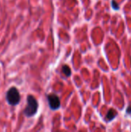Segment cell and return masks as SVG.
Segmentation results:
<instances>
[{"instance_id": "cell-1", "label": "cell", "mask_w": 131, "mask_h": 132, "mask_svg": "<svg viewBox=\"0 0 131 132\" xmlns=\"http://www.w3.org/2000/svg\"><path fill=\"white\" fill-rule=\"evenodd\" d=\"M38 111V102L32 95L27 97V106L24 110V114L27 118L34 116Z\"/></svg>"}, {"instance_id": "cell-2", "label": "cell", "mask_w": 131, "mask_h": 132, "mask_svg": "<svg viewBox=\"0 0 131 132\" xmlns=\"http://www.w3.org/2000/svg\"><path fill=\"white\" fill-rule=\"evenodd\" d=\"M6 101L9 105L15 106L20 101V94L18 90L12 87L6 93Z\"/></svg>"}, {"instance_id": "cell-3", "label": "cell", "mask_w": 131, "mask_h": 132, "mask_svg": "<svg viewBox=\"0 0 131 132\" xmlns=\"http://www.w3.org/2000/svg\"><path fill=\"white\" fill-rule=\"evenodd\" d=\"M47 100L49 103V106L51 110H57L60 107V100L59 97L56 94H49L47 96Z\"/></svg>"}, {"instance_id": "cell-4", "label": "cell", "mask_w": 131, "mask_h": 132, "mask_svg": "<svg viewBox=\"0 0 131 132\" xmlns=\"http://www.w3.org/2000/svg\"><path fill=\"white\" fill-rule=\"evenodd\" d=\"M117 112L114 109H110L105 117V121L107 122H110V121H113V118H115V117H117Z\"/></svg>"}, {"instance_id": "cell-5", "label": "cell", "mask_w": 131, "mask_h": 132, "mask_svg": "<svg viewBox=\"0 0 131 132\" xmlns=\"http://www.w3.org/2000/svg\"><path fill=\"white\" fill-rule=\"evenodd\" d=\"M62 72L64 73V75L66 76V77H70L71 76V69H70V67H69V66H67V65H64V66H63V67H62Z\"/></svg>"}, {"instance_id": "cell-6", "label": "cell", "mask_w": 131, "mask_h": 132, "mask_svg": "<svg viewBox=\"0 0 131 132\" xmlns=\"http://www.w3.org/2000/svg\"><path fill=\"white\" fill-rule=\"evenodd\" d=\"M111 5H112V7H113V9H115V10H119V9H120L119 5H118V3H117L115 0H112Z\"/></svg>"}, {"instance_id": "cell-7", "label": "cell", "mask_w": 131, "mask_h": 132, "mask_svg": "<svg viewBox=\"0 0 131 132\" xmlns=\"http://www.w3.org/2000/svg\"><path fill=\"white\" fill-rule=\"evenodd\" d=\"M127 114H131V107H128L127 108Z\"/></svg>"}]
</instances>
